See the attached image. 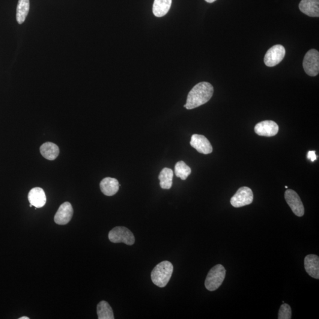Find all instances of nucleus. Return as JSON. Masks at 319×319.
Segmentation results:
<instances>
[{"instance_id":"f257e3e1","label":"nucleus","mask_w":319,"mask_h":319,"mask_svg":"<svg viewBox=\"0 0 319 319\" xmlns=\"http://www.w3.org/2000/svg\"><path fill=\"white\" fill-rule=\"evenodd\" d=\"M213 86L210 83L202 82L198 83L187 95L184 108L192 109L207 103L213 97Z\"/></svg>"},{"instance_id":"f03ea898","label":"nucleus","mask_w":319,"mask_h":319,"mask_svg":"<svg viewBox=\"0 0 319 319\" xmlns=\"http://www.w3.org/2000/svg\"><path fill=\"white\" fill-rule=\"evenodd\" d=\"M174 272V266L171 262L165 261L160 262L152 271V282L158 287L163 288L168 284Z\"/></svg>"},{"instance_id":"7ed1b4c3","label":"nucleus","mask_w":319,"mask_h":319,"mask_svg":"<svg viewBox=\"0 0 319 319\" xmlns=\"http://www.w3.org/2000/svg\"><path fill=\"white\" fill-rule=\"evenodd\" d=\"M226 270L222 265L217 264L209 272L206 279L205 285L207 290L213 291L219 288L224 281Z\"/></svg>"},{"instance_id":"20e7f679","label":"nucleus","mask_w":319,"mask_h":319,"mask_svg":"<svg viewBox=\"0 0 319 319\" xmlns=\"http://www.w3.org/2000/svg\"><path fill=\"white\" fill-rule=\"evenodd\" d=\"M108 238L113 243H124L132 246L135 243V237L129 229L124 226H117L109 232Z\"/></svg>"},{"instance_id":"39448f33","label":"nucleus","mask_w":319,"mask_h":319,"mask_svg":"<svg viewBox=\"0 0 319 319\" xmlns=\"http://www.w3.org/2000/svg\"><path fill=\"white\" fill-rule=\"evenodd\" d=\"M305 72L311 76H317L319 72V53L311 49L307 52L303 62Z\"/></svg>"},{"instance_id":"423d86ee","label":"nucleus","mask_w":319,"mask_h":319,"mask_svg":"<svg viewBox=\"0 0 319 319\" xmlns=\"http://www.w3.org/2000/svg\"><path fill=\"white\" fill-rule=\"evenodd\" d=\"M285 50L281 44H277L268 50L265 55L264 62L268 67H273L279 64L284 59Z\"/></svg>"},{"instance_id":"0eeeda50","label":"nucleus","mask_w":319,"mask_h":319,"mask_svg":"<svg viewBox=\"0 0 319 319\" xmlns=\"http://www.w3.org/2000/svg\"><path fill=\"white\" fill-rule=\"evenodd\" d=\"M254 195L248 187H242L231 199V204L235 208H241L252 204Z\"/></svg>"},{"instance_id":"6e6552de","label":"nucleus","mask_w":319,"mask_h":319,"mask_svg":"<svg viewBox=\"0 0 319 319\" xmlns=\"http://www.w3.org/2000/svg\"><path fill=\"white\" fill-rule=\"evenodd\" d=\"M284 197L293 213L297 216H303L305 214V208L298 194L293 190L287 189L285 192Z\"/></svg>"},{"instance_id":"1a4fd4ad","label":"nucleus","mask_w":319,"mask_h":319,"mask_svg":"<svg viewBox=\"0 0 319 319\" xmlns=\"http://www.w3.org/2000/svg\"><path fill=\"white\" fill-rule=\"evenodd\" d=\"M73 214L72 206L70 202H66L59 208L54 217L55 222L59 225H67L71 221Z\"/></svg>"},{"instance_id":"9d476101","label":"nucleus","mask_w":319,"mask_h":319,"mask_svg":"<svg viewBox=\"0 0 319 319\" xmlns=\"http://www.w3.org/2000/svg\"><path fill=\"white\" fill-rule=\"evenodd\" d=\"M190 145L200 153L211 154L213 151V146L204 136L193 134L190 142Z\"/></svg>"},{"instance_id":"9b49d317","label":"nucleus","mask_w":319,"mask_h":319,"mask_svg":"<svg viewBox=\"0 0 319 319\" xmlns=\"http://www.w3.org/2000/svg\"><path fill=\"white\" fill-rule=\"evenodd\" d=\"M255 132L258 135L265 137H273L279 132V127L273 121H264L256 125Z\"/></svg>"},{"instance_id":"f8f14e48","label":"nucleus","mask_w":319,"mask_h":319,"mask_svg":"<svg viewBox=\"0 0 319 319\" xmlns=\"http://www.w3.org/2000/svg\"><path fill=\"white\" fill-rule=\"evenodd\" d=\"M28 199L30 204L35 208H42L46 203L45 192L40 187H35L29 192Z\"/></svg>"},{"instance_id":"ddd939ff","label":"nucleus","mask_w":319,"mask_h":319,"mask_svg":"<svg viewBox=\"0 0 319 319\" xmlns=\"http://www.w3.org/2000/svg\"><path fill=\"white\" fill-rule=\"evenodd\" d=\"M305 268L310 276L316 279H319V258L318 255H307L305 258Z\"/></svg>"},{"instance_id":"4468645a","label":"nucleus","mask_w":319,"mask_h":319,"mask_svg":"<svg viewBox=\"0 0 319 319\" xmlns=\"http://www.w3.org/2000/svg\"><path fill=\"white\" fill-rule=\"evenodd\" d=\"M299 9L303 13L312 17L319 16V0H302Z\"/></svg>"},{"instance_id":"2eb2a0df","label":"nucleus","mask_w":319,"mask_h":319,"mask_svg":"<svg viewBox=\"0 0 319 319\" xmlns=\"http://www.w3.org/2000/svg\"><path fill=\"white\" fill-rule=\"evenodd\" d=\"M120 184L114 178L106 177L101 181L100 189L104 195L112 196L118 192Z\"/></svg>"},{"instance_id":"dca6fc26","label":"nucleus","mask_w":319,"mask_h":319,"mask_svg":"<svg viewBox=\"0 0 319 319\" xmlns=\"http://www.w3.org/2000/svg\"><path fill=\"white\" fill-rule=\"evenodd\" d=\"M40 151L41 155L49 160H55L60 152L58 146L50 142H47L41 145Z\"/></svg>"},{"instance_id":"f3484780","label":"nucleus","mask_w":319,"mask_h":319,"mask_svg":"<svg viewBox=\"0 0 319 319\" xmlns=\"http://www.w3.org/2000/svg\"><path fill=\"white\" fill-rule=\"evenodd\" d=\"M172 0H154L153 12L155 16L162 17L168 13Z\"/></svg>"},{"instance_id":"a211bd4d","label":"nucleus","mask_w":319,"mask_h":319,"mask_svg":"<svg viewBox=\"0 0 319 319\" xmlns=\"http://www.w3.org/2000/svg\"><path fill=\"white\" fill-rule=\"evenodd\" d=\"M174 171L169 168H164L160 173L159 179L160 185L163 189H170L173 184V177H174Z\"/></svg>"},{"instance_id":"6ab92c4d","label":"nucleus","mask_w":319,"mask_h":319,"mask_svg":"<svg viewBox=\"0 0 319 319\" xmlns=\"http://www.w3.org/2000/svg\"><path fill=\"white\" fill-rule=\"evenodd\" d=\"M29 9V0H19L17 7L16 19L20 25L25 22L28 16Z\"/></svg>"},{"instance_id":"aec40b11","label":"nucleus","mask_w":319,"mask_h":319,"mask_svg":"<svg viewBox=\"0 0 319 319\" xmlns=\"http://www.w3.org/2000/svg\"><path fill=\"white\" fill-rule=\"evenodd\" d=\"M97 315L99 319H114L111 307L106 301H101L97 305Z\"/></svg>"},{"instance_id":"412c9836","label":"nucleus","mask_w":319,"mask_h":319,"mask_svg":"<svg viewBox=\"0 0 319 319\" xmlns=\"http://www.w3.org/2000/svg\"><path fill=\"white\" fill-rule=\"evenodd\" d=\"M191 169L183 161H180L176 164L175 168V175L181 180H185L191 174Z\"/></svg>"},{"instance_id":"4be33fe9","label":"nucleus","mask_w":319,"mask_h":319,"mask_svg":"<svg viewBox=\"0 0 319 319\" xmlns=\"http://www.w3.org/2000/svg\"><path fill=\"white\" fill-rule=\"evenodd\" d=\"M291 309L290 306L283 303L280 307L279 312V319H291Z\"/></svg>"},{"instance_id":"5701e85b","label":"nucleus","mask_w":319,"mask_h":319,"mask_svg":"<svg viewBox=\"0 0 319 319\" xmlns=\"http://www.w3.org/2000/svg\"><path fill=\"white\" fill-rule=\"evenodd\" d=\"M308 159L311 160V162H314L317 159V155H316L315 151H310L308 154Z\"/></svg>"},{"instance_id":"b1692460","label":"nucleus","mask_w":319,"mask_h":319,"mask_svg":"<svg viewBox=\"0 0 319 319\" xmlns=\"http://www.w3.org/2000/svg\"><path fill=\"white\" fill-rule=\"evenodd\" d=\"M205 1L209 3H213L216 1V0H205Z\"/></svg>"},{"instance_id":"393cba45","label":"nucleus","mask_w":319,"mask_h":319,"mask_svg":"<svg viewBox=\"0 0 319 319\" xmlns=\"http://www.w3.org/2000/svg\"><path fill=\"white\" fill-rule=\"evenodd\" d=\"M19 319H29V318L26 317H23L22 318H20Z\"/></svg>"},{"instance_id":"a878e982","label":"nucleus","mask_w":319,"mask_h":319,"mask_svg":"<svg viewBox=\"0 0 319 319\" xmlns=\"http://www.w3.org/2000/svg\"><path fill=\"white\" fill-rule=\"evenodd\" d=\"M285 187L286 189L288 188V187L287 186H285Z\"/></svg>"}]
</instances>
